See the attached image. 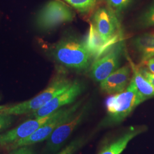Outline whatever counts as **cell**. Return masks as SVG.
<instances>
[{"label":"cell","mask_w":154,"mask_h":154,"mask_svg":"<svg viewBox=\"0 0 154 154\" xmlns=\"http://www.w3.org/2000/svg\"><path fill=\"white\" fill-rule=\"evenodd\" d=\"M73 82L63 70H58L48 86L32 99L16 105L5 106L0 112L13 116L30 114L46 105L57 95L65 91Z\"/></svg>","instance_id":"cell-1"},{"label":"cell","mask_w":154,"mask_h":154,"mask_svg":"<svg viewBox=\"0 0 154 154\" xmlns=\"http://www.w3.org/2000/svg\"><path fill=\"white\" fill-rule=\"evenodd\" d=\"M49 53L61 65L76 71L87 69L93 60L83 41L74 37L61 39L49 48Z\"/></svg>","instance_id":"cell-2"},{"label":"cell","mask_w":154,"mask_h":154,"mask_svg":"<svg viewBox=\"0 0 154 154\" xmlns=\"http://www.w3.org/2000/svg\"><path fill=\"white\" fill-rule=\"evenodd\" d=\"M143 102L131 79L123 91L111 95L106 99L105 105L107 116L101 122L100 127L110 126L120 123Z\"/></svg>","instance_id":"cell-3"},{"label":"cell","mask_w":154,"mask_h":154,"mask_svg":"<svg viewBox=\"0 0 154 154\" xmlns=\"http://www.w3.org/2000/svg\"><path fill=\"white\" fill-rule=\"evenodd\" d=\"M75 13L62 0H50L36 13L34 23L42 31H49L63 23L72 22Z\"/></svg>","instance_id":"cell-4"},{"label":"cell","mask_w":154,"mask_h":154,"mask_svg":"<svg viewBox=\"0 0 154 154\" xmlns=\"http://www.w3.org/2000/svg\"><path fill=\"white\" fill-rule=\"evenodd\" d=\"M81 102H78L70 107H63L54 112L53 116L44 125L40 127L35 132L28 138L20 140L11 144L2 149L6 151H11L25 146L34 145L36 143L47 140L59 126L67 121L79 109Z\"/></svg>","instance_id":"cell-5"},{"label":"cell","mask_w":154,"mask_h":154,"mask_svg":"<svg viewBox=\"0 0 154 154\" xmlns=\"http://www.w3.org/2000/svg\"><path fill=\"white\" fill-rule=\"evenodd\" d=\"M88 107H84L64 123L58 127L46 140L42 154H54L61 149L73 131L82 122L88 112Z\"/></svg>","instance_id":"cell-6"},{"label":"cell","mask_w":154,"mask_h":154,"mask_svg":"<svg viewBox=\"0 0 154 154\" xmlns=\"http://www.w3.org/2000/svg\"><path fill=\"white\" fill-rule=\"evenodd\" d=\"M123 51L124 43L122 39L106 54L94 61L90 72L91 79L97 82H101L119 69Z\"/></svg>","instance_id":"cell-7"},{"label":"cell","mask_w":154,"mask_h":154,"mask_svg":"<svg viewBox=\"0 0 154 154\" xmlns=\"http://www.w3.org/2000/svg\"><path fill=\"white\" fill-rule=\"evenodd\" d=\"M85 89V85L78 80H74L72 85L65 91L57 95L46 105L29 116V118H35L48 116L56 111L71 104L79 96Z\"/></svg>","instance_id":"cell-8"},{"label":"cell","mask_w":154,"mask_h":154,"mask_svg":"<svg viewBox=\"0 0 154 154\" xmlns=\"http://www.w3.org/2000/svg\"><path fill=\"white\" fill-rule=\"evenodd\" d=\"M91 23L105 41H109L121 33L119 20L115 11L110 8H98L93 15Z\"/></svg>","instance_id":"cell-9"},{"label":"cell","mask_w":154,"mask_h":154,"mask_svg":"<svg viewBox=\"0 0 154 154\" xmlns=\"http://www.w3.org/2000/svg\"><path fill=\"white\" fill-rule=\"evenodd\" d=\"M53 114L54 112L42 117L29 118L18 126L0 134V149L28 138L48 121Z\"/></svg>","instance_id":"cell-10"},{"label":"cell","mask_w":154,"mask_h":154,"mask_svg":"<svg viewBox=\"0 0 154 154\" xmlns=\"http://www.w3.org/2000/svg\"><path fill=\"white\" fill-rule=\"evenodd\" d=\"M122 33H120L110 40L105 41L90 22L88 33L83 42L92 59L95 61L106 54L122 40Z\"/></svg>","instance_id":"cell-11"},{"label":"cell","mask_w":154,"mask_h":154,"mask_svg":"<svg viewBox=\"0 0 154 154\" xmlns=\"http://www.w3.org/2000/svg\"><path fill=\"white\" fill-rule=\"evenodd\" d=\"M131 66L128 64L118 69L100 82L102 91L110 95L123 91L131 81Z\"/></svg>","instance_id":"cell-12"},{"label":"cell","mask_w":154,"mask_h":154,"mask_svg":"<svg viewBox=\"0 0 154 154\" xmlns=\"http://www.w3.org/2000/svg\"><path fill=\"white\" fill-rule=\"evenodd\" d=\"M144 127H131L100 149L98 154H121L133 138L144 131Z\"/></svg>","instance_id":"cell-13"},{"label":"cell","mask_w":154,"mask_h":154,"mask_svg":"<svg viewBox=\"0 0 154 154\" xmlns=\"http://www.w3.org/2000/svg\"><path fill=\"white\" fill-rule=\"evenodd\" d=\"M134 48L143 62L154 57V33H144L134 38Z\"/></svg>","instance_id":"cell-14"},{"label":"cell","mask_w":154,"mask_h":154,"mask_svg":"<svg viewBox=\"0 0 154 154\" xmlns=\"http://www.w3.org/2000/svg\"><path fill=\"white\" fill-rule=\"evenodd\" d=\"M130 63L133 72L131 79L143 101L154 97V86L143 76L140 70L131 60Z\"/></svg>","instance_id":"cell-15"},{"label":"cell","mask_w":154,"mask_h":154,"mask_svg":"<svg viewBox=\"0 0 154 154\" xmlns=\"http://www.w3.org/2000/svg\"><path fill=\"white\" fill-rule=\"evenodd\" d=\"M66 4L82 14H87L93 11L98 0H63Z\"/></svg>","instance_id":"cell-16"},{"label":"cell","mask_w":154,"mask_h":154,"mask_svg":"<svg viewBox=\"0 0 154 154\" xmlns=\"http://www.w3.org/2000/svg\"><path fill=\"white\" fill-rule=\"evenodd\" d=\"M86 140L87 139L84 137H78L54 154H74L79 149H81Z\"/></svg>","instance_id":"cell-17"},{"label":"cell","mask_w":154,"mask_h":154,"mask_svg":"<svg viewBox=\"0 0 154 154\" xmlns=\"http://www.w3.org/2000/svg\"><path fill=\"white\" fill-rule=\"evenodd\" d=\"M139 22L143 27L154 26V2L143 13L140 17Z\"/></svg>","instance_id":"cell-18"},{"label":"cell","mask_w":154,"mask_h":154,"mask_svg":"<svg viewBox=\"0 0 154 154\" xmlns=\"http://www.w3.org/2000/svg\"><path fill=\"white\" fill-rule=\"evenodd\" d=\"M15 122L14 116L0 112V133L11 128Z\"/></svg>","instance_id":"cell-19"},{"label":"cell","mask_w":154,"mask_h":154,"mask_svg":"<svg viewBox=\"0 0 154 154\" xmlns=\"http://www.w3.org/2000/svg\"><path fill=\"white\" fill-rule=\"evenodd\" d=\"M107 4L114 11H120L125 9L131 0H105Z\"/></svg>","instance_id":"cell-20"},{"label":"cell","mask_w":154,"mask_h":154,"mask_svg":"<svg viewBox=\"0 0 154 154\" xmlns=\"http://www.w3.org/2000/svg\"><path fill=\"white\" fill-rule=\"evenodd\" d=\"M9 152V154H37L36 149L33 145L22 146Z\"/></svg>","instance_id":"cell-21"},{"label":"cell","mask_w":154,"mask_h":154,"mask_svg":"<svg viewBox=\"0 0 154 154\" xmlns=\"http://www.w3.org/2000/svg\"><path fill=\"white\" fill-rule=\"evenodd\" d=\"M140 70L142 74H143V76L146 78V79L149 81V82L154 86V74L147 72L144 69H140Z\"/></svg>","instance_id":"cell-22"},{"label":"cell","mask_w":154,"mask_h":154,"mask_svg":"<svg viewBox=\"0 0 154 154\" xmlns=\"http://www.w3.org/2000/svg\"><path fill=\"white\" fill-rule=\"evenodd\" d=\"M146 65L150 72L154 74V57L146 61Z\"/></svg>","instance_id":"cell-23"},{"label":"cell","mask_w":154,"mask_h":154,"mask_svg":"<svg viewBox=\"0 0 154 154\" xmlns=\"http://www.w3.org/2000/svg\"><path fill=\"white\" fill-rule=\"evenodd\" d=\"M5 107V106H1V105H0V112L4 109V108Z\"/></svg>","instance_id":"cell-24"},{"label":"cell","mask_w":154,"mask_h":154,"mask_svg":"<svg viewBox=\"0 0 154 154\" xmlns=\"http://www.w3.org/2000/svg\"><path fill=\"white\" fill-rule=\"evenodd\" d=\"M0 154H1V153H0Z\"/></svg>","instance_id":"cell-25"}]
</instances>
